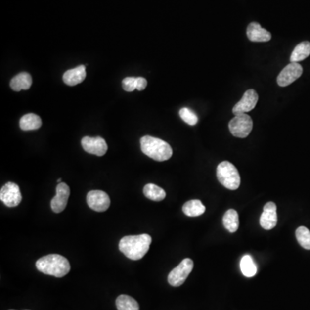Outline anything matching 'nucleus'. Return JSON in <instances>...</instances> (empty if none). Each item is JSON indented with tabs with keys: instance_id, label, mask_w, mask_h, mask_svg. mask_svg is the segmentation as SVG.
Listing matches in <instances>:
<instances>
[{
	"instance_id": "nucleus-1",
	"label": "nucleus",
	"mask_w": 310,
	"mask_h": 310,
	"mask_svg": "<svg viewBox=\"0 0 310 310\" xmlns=\"http://www.w3.org/2000/svg\"><path fill=\"white\" fill-rule=\"evenodd\" d=\"M152 238L147 233L128 235L121 239L119 250L130 260H141L149 250Z\"/></svg>"
},
{
	"instance_id": "nucleus-6",
	"label": "nucleus",
	"mask_w": 310,
	"mask_h": 310,
	"mask_svg": "<svg viewBox=\"0 0 310 310\" xmlns=\"http://www.w3.org/2000/svg\"><path fill=\"white\" fill-rule=\"evenodd\" d=\"M193 267L192 260L184 259L182 260V262L177 267H175L168 275V283L172 286H181L193 270Z\"/></svg>"
},
{
	"instance_id": "nucleus-8",
	"label": "nucleus",
	"mask_w": 310,
	"mask_h": 310,
	"mask_svg": "<svg viewBox=\"0 0 310 310\" xmlns=\"http://www.w3.org/2000/svg\"><path fill=\"white\" fill-rule=\"evenodd\" d=\"M303 74V67L299 63L290 62L277 76V82L279 87H284L293 83Z\"/></svg>"
},
{
	"instance_id": "nucleus-18",
	"label": "nucleus",
	"mask_w": 310,
	"mask_h": 310,
	"mask_svg": "<svg viewBox=\"0 0 310 310\" xmlns=\"http://www.w3.org/2000/svg\"><path fill=\"white\" fill-rule=\"evenodd\" d=\"M206 208L200 200L194 199L186 202L183 204V212L190 217H199L205 212Z\"/></svg>"
},
{
	"instance_id": "nucleus-15",
	"label": "nucleus",
	"mask_w": 310,
	"mask_h": 310,
	"mask_svg": "<svg viewBox=\"0 0 310 310\" xmlns=\"http://www.w3.org/2000/svg\"><path fill=\"white\" fill-rule=\"evenodd\" d=\"M86 77H87L86 66L81 65V66H79V67L70 69V70H67L64 74L63 81L64 83L67 86L74 87L78 84L83 82Z\"/></svg>"
},
{
	"instance_id": "nucleus-3",
	"label": "nucleus",
	"mask_w": 310,
	"mask_h": 310,
	"mask_svg": "<svg viewBox=\"0 0 310 310\" xmlns=\"http://www.w3.org/2000/svg\"><path fill=\"white\" fill-rule=\"evenodd\" d=\"M140 148L144 154L156 161H166L173 155V148L165 140L145 135L140 139Z\"/></svg>"
},
{
	"instance_id": "nucleus-11",
	"label": "nucleus",
	"mask_w": 310,
	"mask_h": 310,
	"mask_svg": "<svg viewBox=\"0 0 310 310\" xmlns=\"http://www.w3.org/2000/svg\"><path fill=\"white\" fill-rule=\"evenodd\" d=\"M259 100V95L254 89L247 90L243 97L233 106V113L234 116L246 114L254 110Z\"/></svg>"
},
{
	"instance_id": "nucleus-24",
	"label": "nucleus",
	"mask_w": 310,
	"mask_h": 310,
	"mask_svg": "<svg viewBox=\"0 0 310 310\" xmlns=\"http://www.w3.org/2000/svg\"><path fill=\"white\" fill-rule=\"evenodd\" d=\"M298 243L306 250H310V231L306 227H299L296 231Z\"/></svg>"
},
{
	"instance_id": "nucleus-22",
	"label": "nucleus",
	"mask_w": 310,
	"mask_h": 310,
	"mask_svg": "<svg viewBox=\"0 0 310 310\" xmlns=\"http://www.w3.org/2000/svg\"><path fill=\"white\" fill-rule=\"evenodd\" d=\"M118 310H139V304L136 300H134L133 297L127 296V295H121L117 297L116 301Z\"/></svg>"
},
{
	"instance_id": "nucleus-10",
	"label": "nucleus",
	"mask_w": 310,
	"mask_h": 310,
	"mask_svg": "<svg viewBox=\"0 0 310 310\" xmlns=\"http://www.w3.org/2000/svg\"><path fill=\"white\" fill-rule=\"evenodd\" d=\"M81 145L87 153L97 156H103L108 150L106 141L102 137L85 136L81 140Z\"/></svg>"
},
{
	"instance_id": "nucleus-14",
	"label": "nucleus",
	"mask_w": 310,
	"mask_h": 310,
	"mask_svg": "<svg viewBox=\"0 0 310 310\" xmlns=\"http://www.w3.org/2000/svg\"><path fill=\"white\" fill-rule=\"evenodd\" d=\"M247 35L248 39L254 43H266L271 39V34L256 22H253L248 25Z\"/></svg>"
},
{
	"instance_id": "nucleus-12",
	"label": "nucleus",
	"mask_w": 310,
	"mask_h": 310,
	"mask_svg": "<svg viewBox=\"0 0 310 310\" xmlns=\"http://www.w3.org/2000/svg\"><path fill=\"white\" fill-rule=\"evenodd\" d=\"M69 196L70 188L67 183H59L56 186V195L51 200V209L54 213H60L66 209Z\"/></svg>"
},
{
	"instance_id": "nucleus-26",
	"label": "nucleus",
	"mask_w": 310,
	"mask_h": 310,
	"mask_svg": "<svg viewBox=\"0 0 310 310\" xmlns=\"http://www.w3.org/2000/svg\"><path fill=\"white\" fill-rule=\"evenodd\" d=\"M137 78L127 77L123 80V88L124 90L131 92L136 89Z\"/></svg>"
},
{
	"instance_id": "nucleus-9",
	"label": "nucleus",
	"mask_w": 310,
	"mask_h": 310,
	"mask_svg": "<svg viewBox=\"0 0 310 310\" xmlns=\"http://www.w3.org/2000/svg\"><path fill=\"white\" fill-rule=\"evenodd\" d=\"M87 200L88 206L97 212L106 211L110 205V197L103 190H90Z\"/></svg>"
},
{
	"instance_id": "nucleus-16",
	"label": "nucleus",
	"mask_w": 310,
	"mask_h": 310,
	"mask_svg": "<svg viewBox=\"0 0 310 310\" xmlns=\"http://www.w3.org/2000/svg\"><path fill=\"white\" fill-rule=\"evenodd\" d=\"M32 85V78L28 73H20L10 80V86L15 91L21 90H29Z\"/></svg>"
},
{
	"instance_id": "nucleus-13",
	"label": "nucleus",
	"mask_w": 310,
	"mask_h": 310,
	"mask_svg": "<svg viewBox=\"0 0 310 310\" xmlns=\"http://www.w3.org/2000/svg\"><path fill=\"white\" fill-rule=\"evenodd\" d=\"M260 226L266 230H270L277 226V205L273 202H269L264 206V211L260 217Z\"/></svg>"
},
{
	"instance_id": "nucleus-17",
	"label": "nucleus",
	"mask_w": 310,
	"mask_h": 310,
	"mask_svg": "<svg viewBox=\"0 0 310 310\" xmlns=\"http://www.w3.org/2000/svg\"><path fill=\"white\" fill-rule=\"evenodd\" d=\"M42 124L43 123H42L41 117L33 113L24 115L19 122L21 130H24V131L38 130L42 126Z\"/></svg>"
},
{
	"instance_id": "nucleus-21",
	"label": "nucleus",
	"mask_w": 310,
	"mask_h": 310,
	"mask_svg": "<svg viewBox=\"0 0 310 310\" xmlns=\"http://www.w3.org/2000/svg\"><path fill=\"white\" fill-rule=\"evenodd\" d=\"M143 193L145 195V197L150 199L152 201H156V202H160L165 199L166 197V191L158 186L156 184L154 183H147L145 185L143 189Z\"/></svg>"
},
{
	"instance_id": "nucleus-28",
	"label": "nucleus",
	"mask_w": 310,
	"mask_h": 310,
	"mask_svg": "<svg viewBox=\"0 0 310 310\" xmlns=\"http://www.w3.org/2000/svg\"><path fill=\"white\" fill-rule=\"evenodd\" d=\"M57 182H58V183H62V182H61V178H59V179H58V180H57Z\"/></svg>"
},
{
	"instance_id": "nucleus-5",
	"label": "nucleus",
	"mask_w": 310,
	"mask_h": 310,
	"mask_svg": "<svg viewBox=\"0 0 310 310\" xmlns=\"http://www.w3.org/2000/svg\"><path fill=\"white\" fill-rule=\"evenodd\" d=\"M254 127L253 120L247 114H240L229 122L228 128L233 136L246 138L249 135Z\"/></svg>"
},
{
	"instance_id": "nucleus-23",
	"label": "nucleus",
	"mask_w": 310,
	"mask_h": 310,
	"mask_svg": "<svg viewBox=\"0 0 310 310\" xmlns=\"http://www.w3.org/2000/svg\"><path fill=\"white\" fill-rule=\"evenodd\" d=\"M240 270L247 277H254L257 273V266L249 255H245L240 260Z\"/></svg>"
},
{
	"instance_id": "nucleus-20",
	"label": "nucleus",
	"mask_w": 310,
	"mask_h": 310,
	"mask_svg": "<svg viewBox=\"0 0 310 310\" xmlns=\"http://www.w3.org/2000/svg\"><path fill=\"white\" fill-rule=\"evenodd\" d=\"M310 42H303L298 44L297 47L294 48L293 52L290 55V61L298 63L299 61L305 60L310 56Z\"/></svg>"
},
{
	"instance_id": "nucleus-19",
	"label": "nucleus",
	"mask_w": 310,
	"mask_h": 310,
	"mask_svg": "<svg viewBox=\"0 0 310 310\" xmlns=\"http://www.w3.org/2000/svg\"><path fill=\"white\" fill-rule=\"evenodd\" d=\"M222 221H223L224 227L228 230V232L235 233L238 230L239 225H240L239 215L237 213L236 210H233V209L227 210V212L224 214Z\"/></svg>"
},
{
	"instance_id": "nucleus-25",
	"label": "nucleus",
	"mask_w": 310,
	"mask_h": 310,
	"mask_svg": "<svg viewBox=\"0 0 310 310\" xmlns=\"http://www.w3.org/2000/svg\"><path fill=\"white\" fill-rule=\"evenodd\" d=\"M179 116H180L182 120L184 121L187 124L191 125V126L196 125L198 122V117H197V115L188 108H182L179 110Z\"/></svg>"
},
{
	"instance_id": "nucleus-7",
	"label": "nucleus",
	"mask_w": 310,
	"mask_h": 310,
	"mask_svg": "<svg viewBox=\"0 0 310 310\" xmlns=\"http://www.w3.org/2000/svg\"><path fill=\"white\" fill-rule=\"evenodd\" d=\"M0 199L7 207L13 208L20 204L22 194L17 183L8 182L0 190Z\"/></svg>"
},
{
	"instance_id": "nucleus-4",
	"label": "nucleus",
	"mask_w": 310,
	"mask_h": 310,
	"mask_svg": "<svg viewBox=\"0 0 310 310\" xmlns=\"http://www.w3.org/2000/svg\"><path fill=\"white\" fill-rule=\"evenodd\" d=\"M218 180L227 189L237 190L240 185V176L236 167L228 161L218 165L217 169Z\"/></svg>"
},
{
	"instance_id": "nucleus-2",
	"label": "nucleus",
	"mask_w": 310,
	"mask_h": 310,
	"mask_svg": "<svg viewBox=\"0 0 310 310\" xmlns=\"http://www.w3.org/2000/svg\"><path fill=\"white\" fill-rule=\"evenodd\" d=\"M37 270L55 277H62L70 271L69 261L59 254H49L42 257L36 263Z\"/></svg>"
},
{
	"instance_id": "nucleus-29",
	"label": "nucleus",
	"mask_w": 310,
	"mask_h": 310,
	"mask_svg": "<svg viewBox=\"0 0 310 310\" xmlns=\"http://www.w3.org/2000/svg\"></svg>"
},
{
	"instance_id": "nucleus-27",
	"label": "nucleus",
	"mask_w": 310,
	"mask_h": 310,
	"mask_svg": "<svg viewBox=\"0 0 310 310\" xmlns=\"http://www.w3.org/2000/svg\"><path fill=\"white\" fill-rule=\"evenodd\" d=\"M147 86V81L145 78L138 77L137 78V87L138 90H143Z\"/></svg>"
}]
</instances>
